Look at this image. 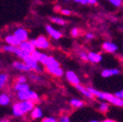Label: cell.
<instances>
[{
  "instance_id": "d6a6232c",
  "label": "cell",
  "mask_w": 123,
  "mask_h": 122,
  "mask_svg": "<svg viewBox=\"0 0 123 122\" xmlns=\"http://www.w3.org/2000/svg\"><path fill=\"white\" fill-rule=\"evenodd\" d=\"M61 13L63 14V15H65V16H69V15L71 14V12L69 10H68V9H62L61 10Z\"/></svg>"
},
{
  "instance_id": "8fae6325",
  "label": "cell",
  "mask_w": 123,
  "mask_h": 122,
  "mask_svg": "<svg viewBox=\"0 0 123 122\" xmlns=\"http://www.w3.org/2000/svg\"><path fill=\"white\" fill-rule=\"evenodd\" d=\"M102 48L104 49V51H105L106 53H115L117 51V46L111 41H105L103 43Z\"/></svg>"
},
{
  "instance_id": "4fadbf2b",
  "label": "cell",
  "mask_w": 123,
  "mask_h": 122,
  "mask_svg": "<svg viewBox=\"0 0 123 122\" xmlns=\"http://www.w3.org/2000/svg\"><path fill=\"white\" fill-rule=\"evenodd\" d=\"M75 88L77 89V90L79 91V92H80L83 96H85L86 98H88V99H90V100H94V99H95V96L90 92L89 89H88V88H86V87H84V86H82L81 84L76 85V86H75Z\"/></svg>"
},
{
  "instance_id": "74e56055",
  "label": "cell",
  "mask_w": 123,
  "mask_h": 122,
  "mask_svg": "<svg viewBox=\"0 0 123 122\" xmlns=\"http://www.w3.org/2000/svg\"><path fill=\"white\" fill-rule=\"evenodd\" d=\"M89 122H99V121H97V120H91V121H89Z\"/></svg>"
},
{
  "instance_id": "ab89813d",
  "label": "cell",
  "mask_w": 123,
  "mask_h": 122,
  "mask_svg": "<svg viewBox=\"0 0 123 122\" xmlns=\"http://www.w3.org/2000/svg\"><path fill=\"white\" fill-rule=\"evenodd\" d=\"M0 48H1V46H0Z\"/></svg>"
},
{
  "instance_id": "2e32d148",
  "label": "cell",
  "mask_w": 123,
  "mask_h": 122,
  "mask_svg": "<svg viewBox=\"0 0 123 122\" xmlns=\"http://www.w3.org/2000/svg\"><path fill=\"white\" fill-rule=\"evenodd\" d=\"M47 71H48L50 74L56 76V77H61V76H63V75H64V70H63V68H62L61 67L47 68Z\"/></svg>"
},
{
  "instance_id": "ba28073f",
  "label": "cell",
  "mask_w": 123,
  "mask_h": 122,
  "mask_svg": "<svg viewBox=\"0 0 123 122\" xmlns=\"http://www.w3.org/2000/svg\"><path fill=\"white\" fill-rule=\"evenodd\" d=\"M66 77H67L68 81L70 84L74 85V86L80 84V79H79V77H78V76L76 75V73H75L74 71H72V70H68V71L66 72Z\"/></svg>"
},
{
  "instance_id": "cb8c5ba5",
  "label": "cell",
  "mask_w": 123,
  "mask_h": 122,
  "mask_svg": "<svg viewBox=\"0 0 123 122\" xmlns=\"http://www.w3.org/2000/svg\"><path fill=\"white\" fill-rule=\"evenodd\" d=\"M75 3L82 4V5H96L97 0H73Z\"/></svg>"
},
{
  "instance_id": "7402d4cb",
  "label": "cell",
  "mask_w": 123,
  "mask_h": 122,
  "mask_svg": "<svg viewBox=\"0 0 123 122\" xmlns=\"http://www.w3.org/2000/svg\"><path fill=\"white\" fill-rule=\"evenodd\" d=\"M69 103H70L71 106L76 108V109H80V108H82V106L84 105V102L79 100V99H71Z\"/></svg>"
},
{
  "instance_id": "d6986e66",
  "label": "cell",
  "mask_w": 123,
  "mask_h": 122,
  "mask_svg": "<svg viewBox=\"0 0 123 122\" xmlns=\"http://www.w3.org/2000/svg\"><path fill=\"white\" fill-rule=\"evenodd\" d=\"M14 90L16 92H22V91H25V90H28L29 89V85L27 83H20V82H16L14 84Z\"/></svg>"
},
{
  "instance_id": "52a82bcc",
  "label": "cell",
  "mask_w": 123,
  "mask_h": 122,
  "mask_svg": "<svg viewBox=\"0 0 123 122\" xmlns=\"http://www.w3.org/2000/svg\"><path fill=\"white\" fill-rule=\"evenodd\" d=\"M46 31L48 32L49 36L52 37L54 40H59V39L62 38V36H63V33H62L60 30L56 29L55 27H53V26L50 25V24L46 25Z\"/></svg>"
},
{
  "instance_id": "d4e9b609",
  "label": "cell",
  "mask_w": 123,
  "mask_h": 122,
  "mask_svg": "<svg viewBox=\"0 0 123 122\" xmlns=\"http://www.w3.org/2000/svg\"><path fill=\"white\" fill-rule=\"evenodd\" d=\"M29 55H30V54H28V53L25 52V51H24V50H22L20 47H19V50H18V51H17V53H16V56H17L18 58H20L21 60H23V61H24V60H25Z\"/></svg>"
},
{
  "instance_id": "9c48e42d",
  "label": "cell",
  "mask_w": 123,
  "mask_h": 122,
  "mask_svg": "<svg viewBox=\"0 0 123 122\" xmlns=\"http://www.w3.org/2000/svg\"><path fill=\"white\" fill-rule=\"evenodd\" d=\"M22 50H24L25 52H26V53H28V54H30L31 55L35 50H36V48H35V46L34 45L30 42L29 40H26V41H24V42H22L21 44H20V46H19Z\"/></svg>"
},
{
  "instance_id": "f35d334b",
  "label": "cell",
  "mask_w": 123,
  "mask_h": 122,
  "mask_svg": "<svg viewBox=\"0 0 123 122\" xmlns=\"http://www.w3.org/2000/svg\"><path fill=\"white\" fill-rule=\"evenodd\" d=\"M64 1H68V0H64Z\"/></svg>"
},
{
  "instance_id": "8992f818",
  "label": "cell",
  "mask_w": 123,
  "mask_h": 122,
  "mask_svg": "<svg viewBox=\"0 0 123 122\" xmlns=\"http://www.w3.org/2000/svg\"><path fill=\"white\" fill-rule=\"evenodd\" d=\"M13 34L16 36L21 42L28 40V32H27V30L25 29L24 27H19L17 29H15V31H14Z\"/></svg>"
},
{
  "instance_id": "8d00e7d4",
  "label": "cell",
  "mask_w": 123,
  "mask_h": 122,
  "mask_svg": "<svg viewBox=\"0 0 123 122\" xmlns=\"http://www.w3.org/2000/svg\"><path fill=\"white\" fill-rule=\"evenodd\" d=\"M0 122H12V121H10V120H8V119H4V120H1Z\"/></svg>"
},
{
  "instance_id": "f1b7e54d",
  "label": "cell",
  "mask_w": 123,
  "mask_h": 122,
  "mask_svg": "<svg viewBox=\"0 0 123 122\" xmlns=\"http://www.w3.org/2000/svg\"><path fill=\"white\" fill-rule=\"evenodd\" d=\"M79 58L82 61H84V62H87V61H89V59H88V53H86V52H80L79 53Z\"/></svg>"
},
{
  "instance_id": "1f68e13d",
  "label": "cell",
  "mask_w": 123,
  "mask_h": 122,
  "mask_svg": "<svg viewBox=\"0 0 123 122\" xmlns=\"http://www.w3.org/2000/svg\"><path fill=\"white\" fill-rule=\"evenodd\" d=\"M94 37H95V34H93L92 32H88L85 34V38L87 40H92V39H94Z\"/></svg>"
},
{
  "instance_id": "836d02e7",
  "label": "cell",
  "mask_w": 123,
  "mask_h": 122,
  "mask_svg": "<svg viewBox=\"0 0 123 122\" xmlns=\"http://www.w3.org/2000/svg\"><path fill=\"white\" fill-rule=\"evenodd\" d=\"M60 122H70V121H69V117L67 116V115L62 116L61 119H60Z\"/></svg>"
},
{
  "instance_id": "e575fe53",
  "label": "cell",
  "mask_w": 123,
  "mask_h": 122,
  "mask_svg": "<svg viewBox=\"0 0 123 122\" xmlns=\"http://www.w3.org/2000/svg\"><path fill=\"white\" fill-rule=\"evenodd\" d=\"M114 95H115L116 97L120 98V99H123V90H121V91H118V92H116Z\"/></svg>"
},
{
  "instance_id": "ffe728a7",
  "label": "cell",
  "mask_w": 123,
  "mask_h": 122,
  "mask_svg": "<svg viewBox=\"0 0 123 122\" xmlns=\"http://www.w3.org/2000/svg\"><path fill=\"white\" fill-rule=\"evenodd\" d=\"M9 80V74L6 72H0V90L3 89Z\"/></svg>"
},
{
  "instance_id": "d590c367",
  "label": "cell",
  "mask_w": 123,
  "mask_h": 122,
  "mask_svg": "<svg viewBox=\"0 0 123 122\" xmlns=\"http://www.w3.org/2000/svg\"><path fill=\"white\" fill-rule=\"evenodd\" d=\"M102 122H116V121H114V120H112V119H105V120H103Z\"/></svg>"
},
{
  "instance_id": "3957f363",
  "label": "cell",
  "mask_w": 123,
  "mask_h": 122,
  "mask_svg": "<svg viewBox=\"0 0 123 122\" xmlns=\"http://www.w3.org/2000/svg\"><path fill=\"white\" fill-rule=\"evenodd\" d=\"M17 97L20 101H32L34 103L39 101V96L37 95V93L34 92V91H31L30 89L22 91V92H18Z\"/></svg>"
},
{
  "instance_id": "5b68a950",
  "label": "cell",
  "mask_w": 123,
  "mask_h": 122,
  "mask_svg": "<svg viewBox=\"0 0 123 122\" xmlns=\"http://www.w3.org/2000/svg\"><path fill=\"white\" fill-rule=\"evenodd\" d=\"M24 62L31 68V70H34L35 72H41L42 71V67L39 66L40 63L34 57H32V55H29L25 60H24Z\"/></svg>"
},
{
  "instance_id": "4316f807",
  "label": "cell",
  "mask_w": 123,
  "mask_h": 122,
  "mask_svg": "<svg viewBox=\"0 0 123 122\" xmlns=\"http://www.w3.org/2000/svg\"><path fill=\"white\" fill-rule=\"evenodd\" d=\"M70 34H71V36H73V37H77V36H79V34H80V30H79V28H77V27H73V28L71 29V31H70Z\"/></svg>"
},
{
  "instance_id": "4dcf8cb0",
  "label": "cell",
  "mask_w": 123,
  "mask_h": 122,
  "mask_svg": "<svg viewBox=\"0 0 123 122\" xmlns=\"http://www.w3.org/2000/svg\"><path fill=\"white\" fill-rule=\"evenodd\" d=\"M17 82H20V83H26V77L25 75H20L17 77Z\"/></svg>"
},
{
  "instance_id": "9a60e30c",
  "label": "cell",
  "mask_w": 123,
  "mask_h": 122,
  "mask_svg": "<svg viewBox=\"0 0 123 122\" xmlns=\"http://www.w3.org/2000/svg\"><path fill=\"white\" fill-rule=\"evenodd\" d=\"M5 42L9 45H14V46H20V44L22 43L14 34H8L5 37Z\"/></svg>"
},
{
  "instance_id": "277c9868",
  "label": "cell",
  "mask_w": 123,
  "mask_h": 122,
  "mask_svg": "<svg viewBox=\"0 0 123 122\" xmlns=\"http://www.w3.org/2000/svg\"><path fill=\"white\" fill-rule=\"evenodd\" d=\"M29 41L34 45L36 49L46 50V49L50 48V42L43 35H40V36H38L37 38H34V39H30Z\"/></svg>"
},
{
  "instance_id": "e0dca14e",
  "label": "cell",
  "mask_w": 123,
  "mask_h": 122,
  "mask_svg": "<svg viewBox=\"0 0 123 122\" xmlns=\"http://www.w3.org/2000/svg\"><path fill=\"white\" fill-rule=\"evenodd\" d=\"M11 103V96L7 93H1L0 94V105L6 106L10 104Z\"/></svg>"
},
{
  "instance_id": "ac0fdd59",
  "label": "cell",
  "mask_w": 123,
  "mask_h": 122,
  "mask_svg": "<svg viewBox=\"0 0 123 122\" xmlns=\"http://www.w3.org/2000/svg\"><path fill=\"white\" fill-rule=\"evenodd\" d=\"M43 116V112L42 110L40 108H37V106H34L33 110L30 111V117L32 119H39Z\"/></svg>"
},
{
  "instance_id": "5bb4252c",
  "label": "cell",
  "mask_w": 123,
  "mask_h": 122,
  "mask_svg": "<svg viewBox=\"0 0 123 122\" xmlns=\"http://www.w3.org/2000/svg\"><path fill=\"white\" fill-rule=\"evenodd\" d=\"M120 73V70L117 69V68H105L102 71V76L103 77H111V76H114V75H118Z\"/></svg>"
},
{
  "instance_id": "f546056e",
  "label": "cell",
  "mask_w": 123,
  "mask_h": 122,
  "mask_svg": "<svg viewBox=\"0 0 123 122\" xmlns=\"http://www.w3.org/2000/svg\"><path fill=\"white\" fill-rule=\"evenodd\" d=\"M42 122H58V120L53 116H48V117H44L42 119Z\"/></svg>"
},
{
  "instance_id": "7a4b0ae2",
  "label": "cell",
  "mask_w": 123,
  "mask_h": 122,
  "mask_svg": "<svg viewBox=\"0 0 123 122\" xmlns=\"http://www.w3.org/2000/svg\"><path fill=\"white\" fill-rule=\"evenodd\" d=\"M89 89L90 92L93 94L96 98L101 99L103 101H105L110 104H112L116 106H123V99H120L118 97H116L114 94H111V93H105V92H101L98 91L92 87H87Z\"/></svg>"
},
{
  "instance_id": "484cf974",
  "label": "cell",
  "mask_w": 123,
  "mask_h": 122,
  "mask_svg": "<svg viewBox=\"0 0 123 122\" xmlns=\"http://www.w3.org/2000/svg\"><path fill=\"white\" fill-rule=\"evenodd\" d=\"M51 21L56 24H59V25H65L67 24V22L64 20V19H62V18H59V17H53L51 18Z\"/></svg>"
},
{
  "instance_id": "603a6c76",
  "label": "cell",
  "mask_w": 123,
  "mask_h": 122,
  "mask_svg": "<svg viewBox=\"0 0 123 122\" xmlns=\"http://www.w3.org/2000/svg\"><path fill=\"white\" fill-rule=\"evenodd\" d=\"M110 110V105H109V103L107 102H103L100 104L99 105V111L102 112V113H106Z\"/></svg>"
},
{
  "instance_id": "6da1fadb",
  "label": "cell",
  "mask_w": 123,
  "mask_h": 122,
  "mask_svg": "<svg viewBox=\"0 0 123 122\" xmlns=\"http://www.w3.org/2000/svg\"><path fill=\"white\" fill-rule=\"evenodd\" d=\"M35 103L32 101H20L16 104H14L12 106L13 115L16 117L24 116L25 114L30 112L34 108Z\"/></svg>"
},
{
  "instance_id": "7c38bea8",
  "label": "cell",
  "mask_w": 123,
  "mask_h": 122,
  "mask_svg": "<svg viewBox=\"0 0 123 122\" xmlns=\"http://www.w3.org/2000/svg\"><path fill=\"white\" fill-rule=\"evenodd\" d=\"M88 59H89V62H91V63L99 64L103 61V56L97 52H89L88 53Z\"/></svg>"
},
{
  "instance_id": "83f0119b",
  "label": "cell",
  "mask_w": 123,
  "mask_h": 122,
  "mask_svg": "<svg viewBox=\"0 0 123 122\" xmlns=\"http://www.w3.org/2000/svg\"><path fill=\"white\" fill-rule=\"evenodd\" d=\"M107 1L115 7H120L122 5V0H107Z\"/></svg>"
},
{
  "instance_id": "30bf717a",
  "label": "cell",
  "mask_w": 123,
  "mask_h": 122,
  "mask_svg": "<svg viewBox=\"0 0 123 122\" xmlns=\"http://www.w3.org/2000/svg\"><path fill=\"white\" fill-rule=\"evenodd\" d=\"M12 66H13L14 68H16V69H18V70H20V71L28 72V71L31 70V68H30V67L24 62V61H23V62H20V61H16V62H14V63L12 64Z\"/></svg>"
},
{
  "instance_id": "44dd1931",
  "label": "cell",
  "mask_w": 123,
  "mask_h": 122,
  "mask_svg": "<svg viewBox=\"0 0 123 122\" xmlns=\"http://www.w3.org/2000/svg\"><path fill=\"white\" fill-rule=\"evenodd\" d=\"M3 50L5 52H8V53H12V54H15L16 55L17 51L19 50V46H14V45H9V44H6L2 47Z\"/></svg>"
}]
</instances>
